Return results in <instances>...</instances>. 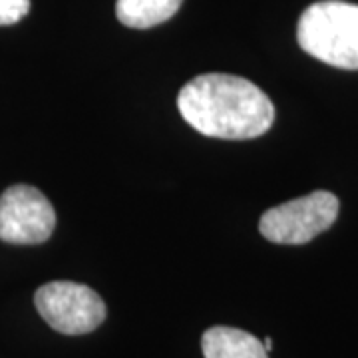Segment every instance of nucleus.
I'll use <instances>...</instances> for the list:
<instances>
[{
  "instance_id": "nucleus-4",
  "label": "nucleus",
  "mask_w": 358,
  "mask_h": 358,
  "mask_svg": "<svg viewBox=\"0 0 358 358\" xmlns=\"http://www.w3.org/2000/svg\"><path fill=\"white\" fill-rule=\"evenodd\" d=\"M34 305L54 331L72 336L96 331L106 319L102 296L80 282H46L34 294Z\"/></svg>"
},
{
  "instance_id": "nucleus-6",
  "label": "nucleus",
  "mask_w": 358,
  "mask_h": 358,
  "mask_svg": "<svg viewBox=\"0 0 358 358\" xmlns=\"http://www.w3.org/2000/svg\"><path fill=\"white\" fill-rule=\"evenodd\" d=\"M205 358H268L263 341L233 327H213L201 338Z\"/></svg>"
},
{
  "instance_id": "nucleus-7",
  "label": "nucleus",
  "mask_w": 358,
  "mask_h": 358,
  "mask_svg": "<svg viewBox=\"0 0 358 358\" xmlns=\"http://www.w3.org/2000/svg\"><path fill=\"white\" fill-rule=\"evenodd\" d=\"M183 0H117L115 16L128 28L145 30L164 24L178 13Z\"/></svg>"
},
{
  "instance_id": "nucleus-5",
  "label": "nucleus",
  "mask_w": 358,
  "mask_h": 358,
  "mask_svg": "<svg viewBox=\"0 0 358 358\" xmlns=\"http://www.w3.org/2000/svg\"><path fill=\"white\" fill-rule=\"evenodd\" d=\"M56 211L48 197L32 185L18 183L0 195V239L14 245L48 241Z\"/></svg>"
},
{
  "instance_id": "nucleus-9",
  "label": "nucleus",
  "mask_w": 358,
  "mask_h": 358,
  "mask_svg": "<svg viewBox=\"0 0 358 358\" xmlns=\"http://www.w3.org/2000/svg\"><path fill=\"white\" fill-rule=\"evenodd\" d=\"M263 346L267 348V352H271V350H273V341H271V338H265V341H263Z\"/></svg>"
},
{
  "instance_id": "nucleus-3",
  "label": "nucleus",
  "mask_w": 358,
  "mask_h": 358,
  "mask_svg": "<svg viewBox=\"0 0 358 358\" xmlns=\"http://www.w3.org/2000/svg\"><path fill=\"white\" fill-rule=\"evenodd\" d=\"M338 199L329 192H313L267 209L259 221L261 235L277 245H305L333 227Z\"/></svg>"
},
{
  "instance_id": "nucleus-2",
  "label": "nucleus",
  "mask_w": 358,
  "mask_h": 358,
  "mask_svg": "<svg viewBox=\"0 0 358 358\" xmlns=\"http://www.w3.org/2000/svg\"><path fill=\"white\" fill-rule=\"evenodd\" d=\"M296 40L324 64L358 70V6L341 0L310 4L299 18Z\"/></svg>"
},
{
  "instance_id": "nucleus-1",
  "label": "nucleus",
  "mask_w": 358,
  "mask_h": 358,
  "mask_svg": "<svg viewBox=\"0 0 358 358\" xmlns=\"http://www.w3.org/2000/svg\"><path fill=\"white\" fill-rule=\"evenodd\" d=\"M183 120L199 134L219 140H253L275 122V106L253 82L231 74H203L178 96Z\"/></svg>"
},
{
  "instance_id": "nucleus-8",
  "label": "nucleus",
  "mask_w": 358,
  "mask_h": 358,
  "mask_svg": "<svg viewBox=\"0 0 358 358\" xmlns=\"http://www.w3.org/2000/svg\"><path fill=\"white\" fill-rule=\"evenodd\" d=\"M30 13V0H0V26L20 22Z\"/></svg>"
}]
</instances>
